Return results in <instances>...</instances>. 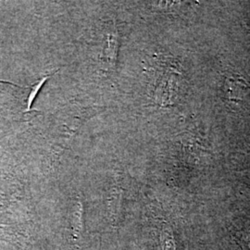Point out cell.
I'll return each mask as SVG.
<instances>
[{
  "instance_id": "1",
  "label": "cell",
  "mask_w": 250,
  "mask_h": 250,
  "mask_svg": "<svg viewBox=\"0 0 250 250\" xmlns=\"http://www.w3.org/2000/svg\"><path fill=\"white\" fill-rule=\"evenodd\" d=\"M224 96L229 102L239 103L250 95V83L237 73H228L224 82Z\"/></svg>"
},
{
  "instance_id": "3",
  "label": "cell",
  "mask_w": 250,
  "mask_h": 250,
  "mask_svg": "<svg viewBox=\"0 0 250 250\" xmlns=\"http://www.w3.org/2000/svg\"><path fill=\"white\" fill-rule=\"evenodd\" d=\"M50 76H51V74H48L47 76L44 77L42 80L40 81V82L36 84V86L34 87V89L32 90V92H31V94H30V97H29V99H28V107H27V111L31 109L32 105H33V103H34V101H35V99H36V96H37L39 90L43 87V84L45 83V81L47 80Z\"/></svg>"
},
{
  "instance_id": "4",
  "label": "cell",
  "mask_w": 250,
  "mask_h": 250,
  "mask_svg": "<svg viewBox=\"0 0 250 250\" xmlns=\"http://www.w3.org/2000/svg\"><path fill=\"white\" fill-rule=\"evenodd\" d=\"M163 236H164V240H165V244H166V247H165V250H174V244H173V239H172V236H171V233L168 231L164 232L163 233Z\"/></svg>"
},
{
  "instance_id": "2",
  "label": "cell",
  "mask_w": 250,
  "mask_h": 250,
  "mask_svg": "<svg viewBox=\"0 0 250 250\" xmlns=\"http://www.w3.org/2000/svg\"><path fill=\"white\" fill-rule=\"evenodd\" d=\"M120 47L119 33L116 28L109 30L107 36V46L105 48V57L107 59V65L114 69L118 60V53Z\"/></svg>"
}]
</instances>
